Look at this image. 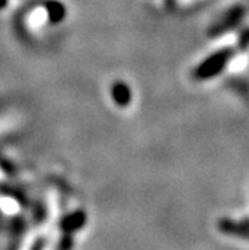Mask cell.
<instances>
[{"mask_svg": "<svg viewBox=\"0 0 249 250\" xmlns=\"http://www.w3.org/2000/svg\"><path fill=\"white\" fill-rule=\"evenodd\" d=\"M113 96H114V101L119 105H128L131 102V92L126 87V84L123 83H117L114 87H113Z\"/></svg>", "mask_w": 249, "mask_h": 250, "instance_id": "obj_3", "label": "cell"}, {"mask_svg": "<svg viewBox=\"0 0 249 250\" xmlns=\"http://www.w3.org/2000/svg\"><path fill=\"white\" fill-rule=\"evenodd\" d=\"M228 59H230L228 51H219V53L210 56L194 71V78L210 80V78L216 77L218 74H221L224 71V67L227 66Z\"/></svg>", "mask_w": 249, "mask_h": 250, "instance_id": "obj_1", "label": "cell"}, {"mask_svg": "<svg viewBox=\"0 0 249 250\" xmlns=\"http://www.w3.org/2000/svg\"><path fill=\"white\" fill-rule=\"evenodd\" d=\"M218 228L224 234L249 240V220H246V222H236V220H231V219H221L218 222Z\"/></svg>", "mask_w": 249, "mask_h": 250, "instance_id": "obj_2", "label": "cell"}]
</instances>
